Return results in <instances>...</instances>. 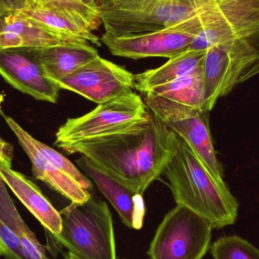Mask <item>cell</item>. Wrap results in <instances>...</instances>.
<instances>
[{
    "label": "cell",
    "instance_id": "6da1fadb",
    "mask_svg": "<svg viewBox=\"0 0 259 259\" xmlns=\"http://www.w3.org/2000/svg\"><path fill=\"white\" fill-rule=\"evenodd\" d=\"M178 136L149 111L144 119L95 138L62 146L80 153L137 195L162 175Z\"/></svg>",
    "mask_w": 259,
    "mask_h": 259
},
{
    "label": "cell",
    "instance_id": "7a4b0ae2",
    "mask_svg": "<svg viewBox=\"0 0 259 259\" xmlns=\"http://www.w3.org/2000/svg\"><path fill=\"white\" fill-rule=\"evenodd\" d=\"M162 175L168 181L177 205L190 208L209 222L213 229L237 222L240 207L237 198L226 183L218 182L211 177L179 136Z\"/></svg>",
    "mask_w": 259,
    "mask_h": 259
},
{
    "label": "cell",
    "instance_id": "3957f363",
    "mask_svg": "<svg viewBox=\"0 0 259 259\" xmlns=\"http://www.w3.org/2000/svg\"><path fill=\"white\" fill-rule=\"evenodd\" d=\"M60 234L51 236L59 246L81 259H117L112 215L107 203L91 196L59 211Z\"/></svg>",
    "mask_w": 259,
    "mask_h": 259
},
{
    "label": "cell",
    "instance_id": "277c9868",
    "mask_svg": "<svg viewBox=\"0 0 259 259\" xmlns=\"http://www.w3.org/2000/svg\"><path fill=\"white\" fill-rule=\"evenodd\" d=\"M206 0H103L100 20L111 36L171 27L200 13Z\"/></svg>",
    "mask_w": 259,
    "mask_h": 259
},
{
    "label": "cell",
    "instance_id": "5b68a950",
    "mask_svg": "<svg viewBox=\"0 0 259 259\" xmlns=\"http://www.w3.org/2000/svg\"><path fill=\"white\" fill-rule=\"evenodd\" d=\"M259 74V42L235 39L207 49L203 63L204 109L211 112L218 100Z\"/></svg>",
    "mask_w": 259,
    "mask_h": 259
},
{
    "label": "cell",
    "instance_id": "8992f818",
    "mask_svg": "<svg viewBox=\"0 0 259 259\" xmlns=\"http://www.w3.org/2000/svg\"><path fill=\"white\" fill-rule=\"evenodd\" d=\"M148 109L166 127L179 136L213 178L225 183V172L214 149L209 125V112L174 103L150 93L143 94Z\"/></svg>",
    "mask_w": 259,
    "mask_h": 259
},
{
    "label": "cell",
    "instance_id": "52a82bcc",
    "mask_svg": "<svg viewBox=\"0 0 259 259\" xmlns=\"http://www.w3.org/2000/svg\"><path fill=\"white\" fill-rule=\"evenodd\" d=\"M30 158L33 175L71 202L82 203L91 197L93 183L69 159L32 137L13 118L3 115Z\"/></svg>",
    "mask_w": 259,
    "mask_h": 259
},
{
    "label": "cell",
    "instance_id": "ba28073f",
    "mask_svg": "<svg viewBox=\"0 0 259 259\" xmlns=\"http://www.w3.org/2000/svg\"><path fill=\"white\" fill-rule=\"evenodd\" d=\"M213 228L190 208L177 205L158 226L148 250L149 259H202Z\"/></svg>",
    "mask_w": 259,
    "mask_h": 259
},
{
    "label": "cell",
    "instance_id": "9c48e42d",
    "mask_svg": "<svg viewBox=\"0 0 259 259\" xmlns=\"http://www.w3.org/2000/svg\"><path fill=\"white\" fill-rule=\"evenodd\" d=\"M199 16L202 30L188 50L235 39L259 42V0H206Z\"/></svg>",
    "mask_w": 259,
    "mask_h": 259
},
{
    "label": "cell",
    "instance_id": "30bf717a",
    "mask_svg": "<svg viewBox=\"0 0 259 259\" xmlns=\"http://www.w3.org/2000/svg\"><path fill=\"white\" fill-rule=\"evenodd\" d=\"M149 115L143 98L133 91L98 104L92 112L83 116L68 118L56 132L54 144L61 148L100 137L141 121Z\"/></svg>",
    "mask_w": 259,
    "mask_h": 259
},
{
    "label": "cell",
    "instance_id": "8fae6325",
    "mask_svg": "<svg viewBox=\"0 0 259 259\" xmlns=\"http://www.w3.org/2000/svg\"><path fill=\"white\" fill-rule=\"evenodd\" d=\"M202 30L199 15L171 27L122 36L104 33L101 40L114 56L128 59L175 57L188 50Z\"/></svg>",
    "mask_w": 259,
    "mask_h": 259
},
{
    "label": "cell",
    "instance_id": "7c38bea8",
    "mask_svg": "<svg viewBox=\"0 0 259 259\" xmlns=\"http://www.w3.org/2000/svg\"><path fill=\"white\" fill-rule=\"evenodd\" d=\"M54 83L59 90L72 91L97 104L111 101L135 89L132 73L100 56Z\"/></svg>",
    "mask_w": 259,
    "mask_h": 259
},
{
    "label": "cell",
    "instance_id": "4fadbf2b",
    "mask_svg": "<svg viewBox=\"0 0 259 259\" xmlns=\"http://www.w3.org/2000/svg\"><path fill=\"white\" fill-rule=\"evenodd\" d=\"M0 76L35 100L57 103L59 88L47 78L32 49L0 50Z\"/></svg>",
    "mask_w": 259,
    "mask_h": 259
},
{
    "label": "cell",
    "instance_id": "5bb4252c",
    "mask_svg": "<svg viewBox=\"0 0 259 259\" xmlns=\"http://www.w3.org/2000/svg\"><path fill=\"white\" fill-rule=\"evenodd\" d=\"M76 163L110 202L123 223L129 228L141 229L145 214L143 196L133 192L84 155L76 160Z\"/></svg>",
    "mask_w": 259,
    "mask_h": 259
},
{
    "label": "cell",
    "instance_id": "9a60e30c",
    "mask_svg": "<svg viewBox=\"0 0 259 259\" xmlns=\"http://www.w3.org/2000/svg\"><path fill=\"white\" fill-rule=\"evenodd\" d=\"M59 36L39 25L20 11L0 19V50L45 49L69 44H89Z\"/></svg>",
    "mask_w": 259,
    "mask_h": 259
},
{
    "label": "cell",
    "instance_id": "2e32d148",
    "mask_svg": "<svg viewBox=\"0 0 259 259\" xmlns=\"http://www.w3.org/2000/svg\"><path fill=\"white\" fill-rule=\"evenodd\" d=\"M0 176L46 231L53 235L60 234L62 227L60 213L42 194L37 185L25 175L12 170V167L1 166Z\"/></svg>",
    "mask_w": 259,
    "mask_h": 259
},
{
    "label": "cell",
    "instance_id": "e0dca14e",
    "mask_svg": "<svg viewBox=\"0 0 259 259\" xmlns=\"http://www.w3.org/2000/svg\"><path fill=\"white\" fill-rule=\"evenodd\" d=\"M33 50L47 78L53 83L70 75L100 56L91 44H69Z\"/></svg>",
    "mask_w": 259,
    "mask_h": 259
},
{
    "label": "cell",
    "instance_id": "ac0fdd59",
    "mask_svg": "<svg viewBox=\"0 0 259 259\" xmlns=\"http://www.w3.org/2000/svg\"><path fill=\"white\" fill-rule=\"evenodd\" d=\"M18 11L59 36L78 42H90L97 47L102 46L100 38L89 27L59 9L30 0L25 8Z\"/></svg>",
    "mask_w": 259,
    "mask_h": 259
},
{
    "label": "cell",
    "instance_id": "d6986e66",
    "mask_svg": "<svg viewBox=\"0 0 259 259\" xmlns=\"http://www.w3.org/2000/svg\"><path fill=\"white\" fill-rule=\"evenodd\" d=\"M206 50H187L161 66L134 75V88L142 94L170 83L203 66Z\"/></svg>",
    "mask_w": 259,
    "mask_h": 259
},
{
    "label": "cell",
    "instance_id": "ffe728a7",
    "mask_svg": "<svg viewBox=\"0 0 259 259\" xmlns=\"http://www.w3.org/2000/svg\"><path fill=\"white\" fill-rule=\"evenodd\" d=\"M147 93L174 103L204 109L203 66Z\"/></svg>",
    "mask_w": 259,
    "mask_h": 259
},
{
    "label": "cell",
    "instance_id": "44dd1931",
    "mask_svg": "<svg viewBox=\"0 0 259 259\" xmlns=\"http://www.w3.org/2000/svg\"><path fill=\"white\" fill-rule=\"evenodd\" d=\"M22 219L6 183L0 176V244L4 259H26L21 250L17 227Z\"/></svg>",
    "mask_w": 259,
    "mask_h": 259
},
{
    "label": "cell",
    "instance_id": "7402d4cb",
    "mask_svg": "<svg viewBox=\"0 0 259 259\" xmlns=\"http://www.w3.org/2000/svg\"><path fill=\"white\" fill-rule=\"evenodd\" d=\"M210 249L214 259H259L258 248L238 236L220 237Z\"/></svg>",
    "mask_w": 259,
    "mask_h": 259
},
{
    "label": "cell",
    "instance_id": "603a6c76",
    "mask_svg": "<svg viewBox=\"0 0 259 259\" xmlns=\"http://www.w3.org/2000/svg\"><path fill=\"white\" fill-rule=\"evenodd\" d=\"M37 2L68 14L88 26L93 31L98 29L101 22L100 12L87 7L79 0H37Z\"/></svg>",
    "mask_w": 259,
    "mask_h": 259
},
{
    "label": "cell",
    "instance_id": "cb8c5ba5",
    "mask_svg": "<svg viewBox=\"0 0 259 259\" xmlns=\"http://www.w3.org/2000/svg\"><path fill=\"white\" fill-rule=\"evenodd\" d=\"M13 147L0 137V161L6 167H12Z\"/></svg>",
    "mask_w": 259,
    "mask_h": 259
},
{
    "label": "cell",
    "instance_id": "d4e9b609",
    "mask_svg": "<svg viewBox=\"0 0 259 259\" xmlns=\"http://www.w3.org/2000/svg\"><path fill=\"white\" fill-rule=\"evenodd\" d=\"M30 1V0H0V3H3L12 12L24 9L28 5Z\"/></svg>",
    "mask_w": 259,
    "mask_h": 259
},
{
    "label": "cell",
    "instance_id": "484cf974",
    "mask_svg": "<svg viewBox=\"0 0 259 259\" xmlns=\"http://www.w3.org/2000/svg\"><path fill=\"white\" fill-rule=\"evenodd\" d=\"M79 1L83 3L87 7L90 8L93 10L96 11V12H100V11H99V6H100L99 0H79Z\"/></svg>",
    "mask_w": 259,
    "mask_h": 259
},
{
    "label": "cell",
    "instance_id": "4316f807",
    "mask_svg": "<svg viewBox=\"0 0 259 259\" xmlns=\"http://www.w3.org/2000/svg\"><path fill=\"white\" fill-rule=\"evenodd\" d=\"M10 12H12V11L9 10L3 3H0V19Z\"/></svg>",
    "mask_w": 259,
    "mask_h": 259
},
{
    "label": "cell",
    "instance_id": "83f0119b",
    "mask_svg": "<svg viewBox=\"0 0 259 259\" xmlns=\"http://www.w3.org/2000/svg\"><path fill=\"white\" fill-rule=\"evenodd\" d=\"M64 258L65 259H81L80 258H78V257L76 256V255H74V254L71 253L70 252H65V254H64Z\"/></svg>",
    "mask_w": 259,
    "mask_h": 259
},
{
    "label": "cell",
    "instance_id": "f1b7e54d",
    "mask_svg": "<svg viewBox=\"0 0 259 259\" xmlns=\"http://www.w3.org/2000/svg\"><path fill=\"white\" fill-rule=\"evenodd\" d=\"M5 96L3 94H0V108H1L2 103H3V100H4Z\"/></svg>",
    "mask_w": 259,
    "mask_h": 259
},
{
    "label": "cell",
    "instance_id": "f546056e",
    "mask_svg": "<svg viewBox=\"0 0 259 259\" xmlns=\"http://www.w3.org/2000/svg\"><path fill=\"white\" fill-rule=\"evenodd\" d=\"M1 166H4V167H6V166L3 164V163L2 162V161H0V167H1Z\"/></svg>",
    "mask_w": 259,
    "mask_h": 259
},
{
    "label": "cell",
    "instance_id": "4dcf8cb0",
    "mask_svg": "<svg viewBox=\"0 0 259 259\" xmlns=\"http://www.w3.org/2000/svg\"><path fill=\"white\" fill-rule=\"evenodd\" d=\"M0 255H2V246H1V244H0Z\"/></svg>",
    "mask_w": 259,
    "mask_h": 259
}]
</instances>
